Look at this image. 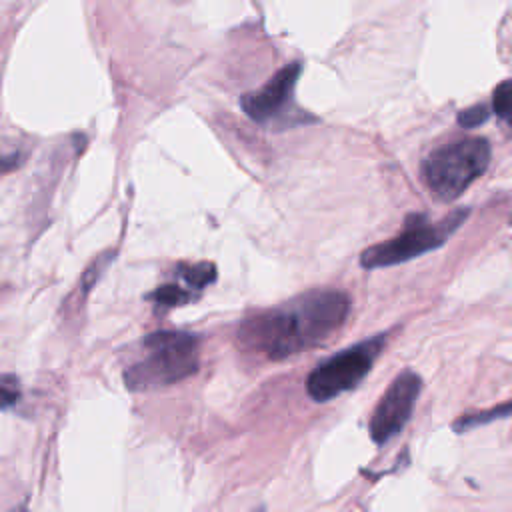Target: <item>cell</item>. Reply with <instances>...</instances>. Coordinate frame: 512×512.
I'll return each mask as SVG.
<instances>
[{
  "label": "cell",
  "mask_w": 512,
  "mask_h": 512,
  "mask_svg": "<svg viewBox=\"0 0 512 512\" xmlns=\"http://www.w3.org/2000/svg\"><path fill=\"white\" fill-rule=\"evenodd\" d=\"M350 298L340 290H308L280 306L246 318L238 328L242 348L284 360L328 340L348 318Z\"/></svg>",
  "instance_id": "6da1fadb"
},
{
  "label": "cell",
  "mask_w": 512,
  "mask_h": 512,
  "mask_svg": "<svg viewBox=\"0 0 512 512\" xmlns=\"http://www.w3.org/2000/svg\"><path fill=\"white\" fill-rule=\"evenodd\" d=\"M198 370V338L190 332L162 330L142 340V358L124 370V384L132 392H146L176 384Z\"/></svg>",
  "instance_id": "7a4b0ae2"
},
{
  "label": "cell",
  "mask_w": 512,
  "mask_h": 512,
  "mask_svg": "<svg viewBox=\"0 0 512 512\" xmlns=\"http://www.w3.org/2000/svg\"><path fill=\"white\" fill-rule=\"evenodd\" d=\"M490 156L492 148L486 138H462L430 152L422 162V178L434 196L454 200L484 174Z\"/></svg>",
  "instance_id": "3957f363"
},
{
  "label": "cell",
  "mask_w": 512,
  "mask_h": 512,
  "mask_svg": "<svg viewBox=\"0 0 512 512\" xmlns=\"http://www.w3.org/2000/svg\"><path fill=\"white\" fill-rule=\"evenodd\" d=\"M468 208H458L440 220H428L426 214H410L398 236L366 248L360 256L362 268H384L402 264L442 246L454 230L466 220Z\"/></svg>",
  "instance_id": "277c9868"
},
{
  "label": "cell",
  "mask_w": 512,
  "mask_h": 512,
  "mask_svg": "<svg viewBox=\"0 0 512 512\" xmlns=\"http://www.w3.org/2000/svg\"><path fill=\"white\" fill-rule=\"evenodd\" d=\"M386 344V336L362 340L342 352L320 362L306 380V390L312 400L328 402L352 388H356L364 376L372 370L378 354Z\"/></svg>",
  "instance_id": "5b68a950"
},
{
  "label": "cell",
  "mask_w": 512,
  "mask_h": 512,
  "mask_svg": "<svg viewBox=\"0 0 512 512\" xmlns=\"http://www.w3.org/2000/svg\"><path fill=\"white\" fill-rule=\"evenodd\" d=\"M420 390L422 378L414 370H402L390 382L370 418V436L378 446L390 442L402 432L412 416Z\"/></svg>",
  "instance_id": "8992f818"
},
{
  "label": "cell",
  "mask_w": 512,
  "mask_h": 512,
  "mask_svg": "<svg viewBox=\"0 0 512 512\" xmlns=\"http://www.w3.org/2000/svg\"><path fill=\"white\" fill-rule=\"evenodd\" d=\"M300 70V62L280 68L258 92L242 96V110L258 124H268L270 120L274 122V118H278L290 106Z\"/></svg>",
  "instance_id": "52a82bcc"
},
{
  "label": "cell",
  "mask_w": 512,
  "mask_h": 512,
  "mask_svg": "<svg viewBox=\"0 0 512 512\" xmlns=\"http://www.w3.org/2000/svg\"><path fill=\"white\" fill-rule=\"evenodd\" d=\"M176 276L186 284V288L194 294H200L208 284L216 280V266L212 262H196V264H180L176 268Z\"/></svg>",
  "instance_id": "ba28073f"
},
{
  "label": "cell",
  "mask_w": 512,
  "mask_h": 512,
  "mask_svg": "<svg viewBox=\"0 0 512 512\" xmlns=\"http://www.w3.org/2000/svg\"><path fill=\"white\" fill-rule=\"evenodd\" d=\"M148 300H152L156 306L160 308H174V306H184L192 300L198 298V294L190 292L188 288H182L180 284L172 282V284H162L158 286L154 292H150L146 296Z\"/></svg>",
  "instance_id": "9c48e42d"
},
{
  "label": "cell",
  "mask_w": 512,
  "mask_h": 512,
  "mask_svg": "<svg viewBox=\"0 0 512 512\" xmlns=\"http://www.w3.org/2000/svg\"><path fill=\"white\" fill-rule=\"evenodd\" d=\"M510 414V402H504L496 408H490V410H484V412H474V414H464L460 416L456 422H454V430L456 432H466V430H472L480 424H486V422H492V420H498V418H506Z\"/></svg>",
  "instance_id": "30bf717a"
},
{
  "label": "cell",
  "mask_w": 512,
  "mask_h": 512,
  "mask_svg": "<svg viewBox=\"0 0 512 512\" xmlns=\"http://www.w3.org/2000/svg\"><path fill=\"white\" fill-rule=\"evenodd\" d=\"M510 106H512V86L508 80L500 82L492 94V110L502 120H510Z\"/></svg>",
  "instance_id": "8fae6325"
},
{
  "label": "cell",
  "mask_w": 512,
  "mask_h": 512,
  "mask_svg": "<svg viewBox=\"0 0 512 512\" xmlns=\"http://www.w3.org/2000/svg\"><path fill=\"white\" fill-rule=\"evenodd\" d=\"M488 114H490V110L486 108V104H474V106L458 112V124L462 128H476L488 120Z\"/></svg>",
  "instance_id": "7c38bea8"
},
{
  "label": "cell",
  "mask_w": 512,
  "mask_h": 512,
  "mask_svg": "<svg viewBox=\"0 0 512 512\" xmlns=\"http://www.w3.org/2000/svg\"><path fill=\"white\" fill-rule=\"evenodd\" d=\"M20 396V384L10 374H0V408L14 406Z\"/></svg>",
  "instance_id": "4fadbf2b"
},
{
  "label": "cell",
  "mask_w": 512,
  "mask_h": 512,
  "mask_svg": "<svg viewBox=\"0 0 512 512\" xmlns=\"http://www.w3.org/2000/svg\"><path fill=\"white\" fill-rule=\"evenodd\" d=\"M10 166H12V160H10V158H0V172L10 170Z\"/></svg>",
  "instance_id": "5bb4252c"
},
{
  "label": "cell",
  "mask_w": 512,
  "mask_h": 512,
  "mask_svg": "<svg viewBox=\"0 0 512 512\" xmlns=\"http://www.w3.org/2000/svg\"><path fill=\"white\" fill-rule=\"evenodd\" d=\"M10 512H28L24 506H18V508H14V510H10Z\"/></svg>",
  "instance_id": "9a60e30c"
}]
</instances>
